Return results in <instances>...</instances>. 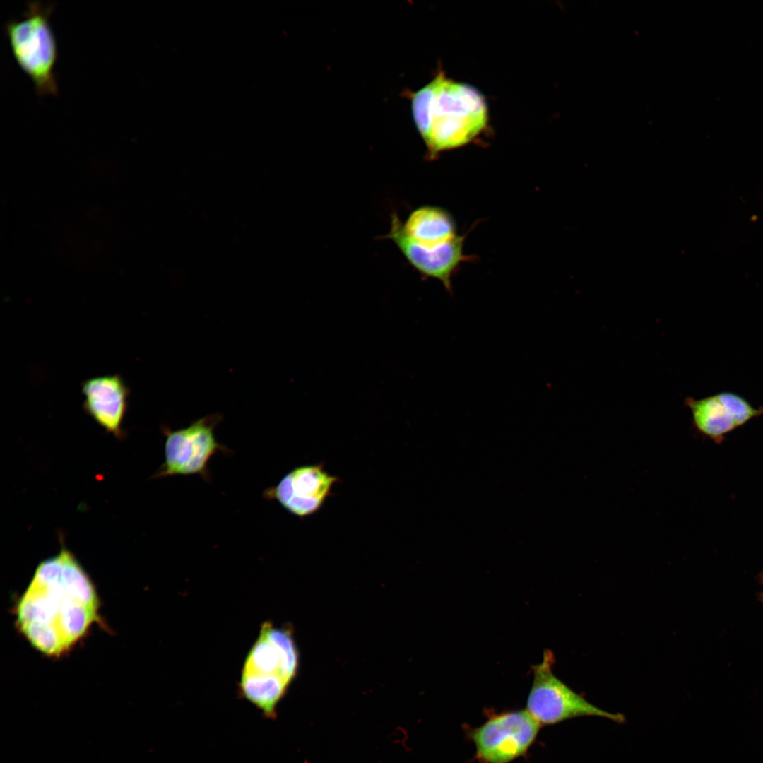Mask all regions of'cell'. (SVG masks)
<instances>
[{
  "mask_svg": "<svg viewBox=\"0 0 763 763\" xmlns=\"http://www.w3.org/2000/svg\"><path fill=\"white\" fill-rule=\"evenodd\" d=\"M54 8L52 4L30 1L21 16L5 24L12 54L40 96L58 93L54 73L58 51L49 21Z\"/></svg>",
  "mask_w": 763,
  "mask_h": 763,
  "instance_id": "cell-3",
  "label": "cell"
},
{
  "mask_svg": "<svg viewBox=\"0 0 763 763\" xmlns=\"http://www.w3.org/2000/svg\"><path fill=\"white\" fill-rule=\"evenodd\" d=\"M83 408L99 425L120 439L129 406V389L119 374L96 377L82 384Z\"/></svg>",
  "mask_w": 763,
  "mask_h": 763,
  "instance_id": "cell-9",
  "label": "cell"
},
{
  "mask_svg": "<svg viewBox=\"0 0 763 763\" xmlns=\"http://www.w3.org/2000/svg\"><path fill=\"white\" fill-rule=\"evenodd\" d=\"M717 394L729 409L737 426L742 425L753 418L763 414V406L755 408L746 398L736 393L721 391Z\"/></svg>",
  "mask_w": 763,
  "mask_h": 763,
  "instance_id": "cell-15",
  "label": "cell"
},
{
  "mask_svg": "<svg viewBox=\"0 0 763 763\" xmlns=\"http://www.w3.org/2000/svg\"><path fill=\"white\" fill-rule=\"evenodd\" d=\"M685 401L691 410L695 427L707 436L718 439L738 427L717 394L700 399L687 397Z\"/></svg>",
  "mask_w": 763,
  "mask_h": 763,
  "instance_id": "cell-12",
  "label": "cell"
},
{
  "mask_svg": "<svg viewBox=\"0 0 763 763\" xmlns=\"http://www.w3.org/2000/svg\"><path fill=\"white\" fill-rule=\"evenodd\" d=\"M554 656L545 651L533 667V681L526 710L541 725L555 724L581 716H599L621 723L625 717L597 707L575 692L552 673Z\"/></svg>",
  "mask_w": 763,
  "mask_h": 763,
  "instance_id": "cell-4",
  "label": "cell"
},
{
  "mask_svg": "<svg viewBox=\"0 0 763 763\" xmlns=\"http://www.w3.org/2000/svg\"><path fill=\"white\" fill-rule=\"evenodd\" d=\"M242 670L280 675V659L272 643L259 634L245 661Z\"/></svg>",
  "mask_w": 763,
  "mask_h": 763,
  "instance_id": "cell-14",
  "label": "cell"
},
{
  "mask_svg": "<svg viewBox=\"0 0 763 763\" xmlns=\"http://www.w3.org/2000/svg\"><path fill=\"white\" fill-rule=\"evenodd\" d=\"M99 606L89 576L63 545L36 568L17 603V627L35 649L59 656L97 621Z\"/></svg>",
  "mask_w": 763,
  "mask_h": 763,
  "instance_id": "cell-1",
  "label": "cell"
},
{
  "mask_svg": "<svg viewBox=\"0 0 763 763\" xmlns=\"http://www.w3.org/2000/svg\"><path fill=\"white\" fill-rule=\"evenodd\" d=\"M260 634L277 649L280 659V675L290 683L298 668V652L292 631L288 627H276L266 622L261 625Z\"/></svg>",
  "mask_w": 763,
  "mask_h": 763,
  "instance_id": "cell-13",
  "label": "cell"
},
{
  "mask_svg": "<svg viewBox=\"0 0 763 763\" xmlns=\"http://www.w3.org/2000/svg\"><path fill=\"white\" fill-rule=\"evenodd\" d=\"M409 96L413 120L430 159L469 144L487 126L485 97L473 86L448 78L442 71Z\"/></svg>",
  "mask_w": 763,
  "mask_h": 763,
  "instance_id": "cell-2",
  "label": "cell"
},
{
  "mask_svg": "<svg viewBox=\"0 0 763 763\" xmlns=\"http://www.w3.org/2000/svg\"><path fill=\"white\" fill-rule=\"evenodd\" d=\"M221 419L220 415L212 414L195 420L184 428L177 430L164 428L165 461L152 478L199 475L205 480H209L208 464L211 457L219 451L231 453L218 442L214 434Z\"/></svg>",
  "mask_w": 763,
  "mask_h": 763,
  "instance_id": "cell-5",
  "label": "cell"
},
{
  "mask_svg": "<svg viewBox=\"0 0 763 763\" xmlns=\"http://www.w3.org/2000/svg\"><path fill=\"white\" fill-rule=\"evenodd\" d=\"M402 227L409 238L427 246L445 244L459 235L451 214L437 206H422L413 210Z\"/></svg>",
  "mask_w": 763,
  "mask_h": 763,
  "instance_id": "cell-10",
  "label": "cell"
},
{
  "mask_svg": "<svg viewBox=\"0 0 763 763\" xmlns=\"http://www.w3.org/2000/svg\"><path fill=\"white\" fill-rule=\"evenodd\" d=\"M338 477L329 474L324 463L302 465L288 473L279 482L263 493L266 499L276 500L287 511L301 519L318 512L338 483Z\"/></svg>",
  "mask_w": 763,
  "mask_h": 763,
  "instance_id": "cell-7",
  "label": "cell"
},
{
  "mask_svg": "<svg viewBox=\"0 0 763 763\" xmlns=\"http://www.w3.org/2000/svg\"><path fill=\"white\" fill-rule=\"evenodd\" d=\"M386 237L395 243L420 274L439 280L446 291L452 292V277L460 265L469 259L464 254V235H459L455 239L439 245H423L404 233L402 222L396 214H393L391 229Z\"/></svg>",
  "mask_w": 763,
  "mask_h": 763,
  "instance_id": "cell-8",
  "label": "cell"
},
{
  "mask_svg": "<svg viewBox=\"0 0 763 763\" xmlns=\"http://www.w3.org/2000/svg\"><path fill=\"white\" fill-rule=\"evenodd\" d=\"M288 682L278 674H261L242 670L239 691L267 718L276 717V708L285 695Z\"/></svg>",
  "mask_w": 763,
  "mask_h": 763,
  "instance_id": "cell-11",
  "label": "cell"
},
{
  "mask_svg": "<svg viewBox=\"0 0 763 763\" xmlns=\"http://www.w3.org/2000/svg\"><path fill=\"white\" fill-rule=\"evenodd\" d=\"M540 728V724L523 709L492 716L469 735L479 762L510 763L528 750Z\"/></svg>",
  "mask_w": 763,
  "mask_h": 763,
  "instance_id": "cell-6",
  "label": "cell"
}]
</instances>
